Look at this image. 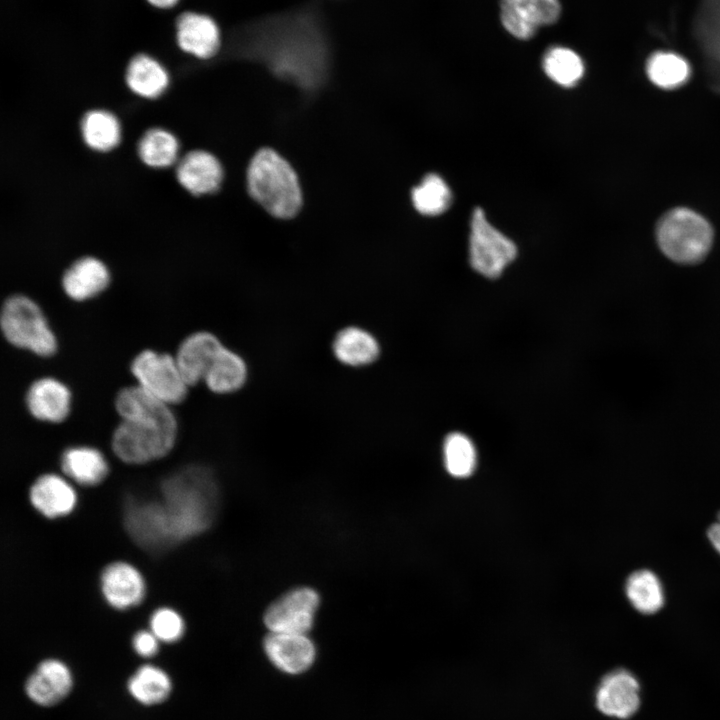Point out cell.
Listing matches in <instances>:
<instances>
[{"label": "cell", "instance_id": "cell-1", "mask_svg": "<svg viewBox=\"0 0 720 720\" xmlns=\"http://www.w3.org/2000/svg\"><path fill=\"white\" fill-rule=\"evenodd\" d=\"M162 500L127 507L125 526L137 544L167 548L198 535L214 522L220 504L217 481L207 467L189 466L167 478Z\"/></svg>", "mask_w": 720, "mask_h": 720}, {"label": "cell", "instance_id": "cell-2", "mask_svg": "<svg viewBox=\"0 0 720 720\" xmlns=\"http://www.w3.org/2000/svg\"><path fill=\"white\" fill-rule=\"evenodd\" d=\"M251 196L270 214L291 218L302 203L297 176L290 164L271 149L260 150L248 169Z\"/></svg>", "mask_w": 720, "mask_h": 720}, {"label": "cell", "instance_id": "cell-3", "mask_svg": "<svg viewBox=\"0 0 720 720\" xmlns=\"http://www.w3.org/2000/svg\"><path fill=\"white\" fill-rule=\"evenodd\" d=\"M656 236L660 249L668 258L681 264H694L709 252L713 230L695 211L676 208L661 218Z\"/></svg>", "mask_w": 720, "mask_h": 720}, {"label": "cell", "instance_id": "cell-4", "mask_svg": "<svg viewBox=\"0 0 720 720\" xmlns=\"http://www.w3.org/2000/svg\"><path fill=\"white\" fill-rule=\"evenodd\" d=\"M0 325L5 339L18 348L43 357L51 356L56 351L55 336L41 309L24 295H13L6 299L1 310Z\"/></svg>", "mask_w": 720, "mask_h": 720}, {"label": "cell", "instance_id": "cell-5", "mask_svg": "<svg viewBox=\"0 0 720 720\" xmlns=\"http://www.w3.org/2000/svg\"><path fill=\"white\" fill-rule=\"evenodd\" d=\"M177 425L151 420H122L114 430L112 448L129 464H141L164 457L174 446Z\"/></svg>", "mask_w": 720, "mask_h": 720}, {"label": "cell", "instance_id": "cell-6", "mask_svg": "<svg viewBox=\"0 0 720 720\" xmlns=\"http://www.w3.org/2000/svg\"><path fill=\"white\" fill-rule=\"evenodd\" d=\"M320 606L321 596L315 588L295 586L266 607L263 624L268 632L309 634Z\"/></svg>", "mask_w": 720, "mask_h": 720}, {"label": "cell", "instance_id": "cell-7", "mask_svg": "<svg viewBox=\"0 0 720 720\" xmlns=\"http://www.w3.org/2000/svg\"><path fill=\"white\" fill-rule=\"evenodd\" d=\"M469 258L472 268L486 278H497L515 259L514 242L486 219L481 208L473 211L469 239Z\"/></svg>", "mask_w": 720, "mask_h": 720}, {"label": "cell", "instance_id": "cell-8", "mask_svg": "<svg viewBox=\"0 0 720 720\" xmlns=\"http://www.w3.org/2000/svg\"><path fill=\"white\" fill-rule=\"evenodd\" d=\"M130 370L140 387L163 402L178 404L185 399L188 384L171 355L143 350L132 360Z\"/></svg>", "mask_w": 720, "mask_h": 720}, {"label": "cell", "instance_id": "cell-9", "mask_svg": "<svg viewBox=\"0 0 720 720\" xmlns=\"http://www.w3.org/2000/svg\"><path fill=\"white\" fill-rule=\"evenodd\" d=\"M559 0H500V20L504 29L519 40L532 38L537 31L557 22Z\"/></svg>", "mask_w": 720, "mask_h": 720}, {"label": "cell", "instance_id": "cell-10", "mask_svg": "<svg viewBox=\"0 0 720 720\" xmlns=\"http://www.w3.org/2000/svg\"><path fill=\"white\" fill-rule=\"evenodd\" d=\"M640 703L638 679L624 668L606 673L595 690V705L608 717L629 719L638 711Z\"/></svg>", "mask_w": 720, "mask_h": 720}, {"label": "cell", "instance_id": "cell-11", "mask_svg": "<svg viewBox=\"0 0 720 720\" xmlns=\"http://www.w3.org/2000/svg\"><path fill=\"white\" fill-rule=\"evenodd\" d=\"M263 651L278 670L298 675L314 664L317 649L309 634L268 632L263 639Z\"/></svg>", "mask_w": 720, "mask_h": 720}, {"label": "cell", "instance_id": "cell-12", "mask_svg": "<svg viewBox=\"0 0 720 720\" xmlns=\"http://www.w3.org/2000/svg\"><path fill=\"white\" fill-rule=\"evenodd\" d=\"M331 352L341 365L359 369L371 366L379 359L381 345L370 330L349 325L336 332L331 342Z\"/></svg>", "mask_w": 720, "mask_h": 720}, {"label": "cell", "instance_id": "cell-13", "mask_svg": "<svg viewBox=\"0 0 720 720\" xmlns=\"http://www.w3.org/2000/svg\"><path fill=\"white\" fill-rule=\"evenodd\" d=\"M224 345L208 331H198L187 336L179 345L175 360L188 384L195 385L204 377Z\"/></svg>", "mask_w": 720, "mask_h": 720}, {"label": "cell", "instance_id": "cell-14", "mask_svg": "<svg viewBox=\"0 0 720 720\" xmlns=\"http://www.w3.org/2000/svg\"><path fill=\"white\" fill-rule=\"evenodd\" d=\"M176 40L182 51L201 59H207L217 52L220 45V33L212 18L187 11L177 17Z\"/></svg>", "mask_w": 720, "mask_h": 720}, {"label": "cell", "instance_id": "cell-15", "mask_svg": "<svg viewBox=\"0 0 720 720\" xmlns=\"http://www.w3.org/2000/svg\"><path fill=\"white\" fill-rule=\"evenodd\" d=\"M101 589L106 601L116 609H127L139 604L145 594V583L140 572L126 562H113L101 575Z\"/></svg>", "mask_w": 720, "mask_h": 720}, {"label": "cell", "instance_id": "cell-16", "mask_svg": "<svg viewBox=\"0 0 720 720\" xmlns=\"http://www.w3.org/2000/svg\"><path fill=\"white\" fill-rule=\"evenodd\" d=\"M72 676L68 667L59 660L42 661L28 677L25 691L38 705L52 706L63 700L72 688Z\"/></svg>", "mask_w": 720, "mask_h": 720}, {"label": "cell", "instance_id": "cell-17", "mask_svg": "<svg viewBox=\"0 0 720 720\" xmlns=\"http://www.w3.org/2000/svg\"><path fill=\"white\" fill-rule=\"evenodd\" d=\"M70 400L69 389L60 381L50 377L34 381L25 396L30 414L38 420L51 423L62 422L67 417Z\"/></svg>", "mask_w": 720, "mask_h": 720}, {"label": "cell", "instance_id": "cell-18", "mask_svg": "<svg viewBox=\"0 0 720 720\" xmlns=\"http://www.w3.org/2000/svg\"><path fill=\"white\" fill-rule=\"evenodd\" d=\"M176 177L183 188L193 195L215 192L223 178L221 164L209 152H188L177 164Z\"/></svg>", "mask_w": 720, "mask_h": 720}, {"label": "cell", "instance_id": "cell-19", "mask_svg": "<svg viewBox=\"0 0 720 720\" xmlns=\"http://www.w3.org/2000/svg\"><path fill=\"white\" fill-rule=\"evenodd\" d=\"M110 275L103 262L95 257L76 260L63 274L62 287L68 297L83 301L101 293L109 284Z\"/></svg>", "mask_w": 720, "mask_h": 720}, {"label": "cell", "instance_id": "cell-20", "mask_svg": "<svg viewBox=\"0 0 720 720\" xmlns=\"http://www.w3.org/2000/svg\"><path fill=\"white\" fill-rule=\"evenodd\" d=\"M115 409L122 420H152L177 424L169 404L150 394L139 385L121 389L115 398Z\"/></svg>", "mask_w": 720, "mask_h": 720}, {"label": "cell", "instance_id": "cell-21", "mask_svg": "<svg viewBox=\"0 0 720 720\" xmlns=\"http://www.w3.org/2000/svg\"><path fill=\"white\" fill-rule=\"evenodd\" d=\"M29 496L34 508L47 518L67 515L77 500L72 486L55 474H44L37 478L30 488Z\"/></svg>", "mask_w": 720, "mask_h": 720}, {"label": "cell", "instance_id": "cell-22", "mask_svg": "<svg viewBox=\"0 0 720 720\" xmlns=\"http://www.w3.org/2000/svg\"><path fill=\"white\" fill-rule=\"evenodd\" d=\"M248 379L249 366L245 358L238 352L223 346L210 365L203 381L211 392L226 395L241 390Z\"/></svg>", "mask_w": 720, "mask_h": 720}, {"label": "cell", "instance_id": "cell-23", "mask_svg": "<svg viewBox=\"0 0 720 720\" xmlns=\"http://www.w3.org/2000/svg\"><path fill=\"white\" fill-rule=\"evenodd\" d=\"M125 80L131 91L150 99L160 96L169 83L165 68L146 54H137L130 60Z\"/></svg>", "mask_w": 720, "mask_h": 720}, {"label": "cell", "instance_id": "cell-24", "mask_svg": "<svg viewBox=\"0 0 720 720\" xmlns=\"http://www.w3.org/2000/svg\"><path fill=\"white\" fill-rule=\"evenodd\" d=\"M61 467L71 479L85 486L100 483L108 473L104 456L97 449L86 446L65 450L61 457Z\"/></svg>", "mask_w": 720, "mask_h": 720}, {"label": "cell", "instance_id": "cell-25", "mask_svg": "<svg viewBox=\"0 0 720 720\" xmlns=\"http://www.w3.org/2000/svg\"><path fill=\"white\" fill-rule=\"evenodd\" d=\"M625 593L633 608L645 615L657 613L665 603L662 582L649 569L631 573L625 582Z\"/></svg>", "mask_w": 720, "mask_h": 720}, {"label": "cell", "instance_id": "cell-26", "mask_svg": "<svg viewBox=\"0 0 720 720\" xmlns=\"http://www.w3.org/2000/svg\"><path fill=\"white\" fill-rule=\"evenodd\" d=\"M649 80L662 89H675L684 85L691 75L688 61L673 51H656L646 62Z\"/></svg>", "mask_w": 720, "mask_h": 720}, {"label": "cell", "instance_id": "cell-27", "mask_svg": "<svg viewBox=\"0 0 720 720\" xmlns=\"http://www.w3.org/2000/svg\"><path fill=\"white\" fill-rule=\"evenodd\" d=\"M80 128L85 144L96 151H109L120 141L119 121L113 113L106 110L96 109L85 113Z\"/></svg>", "mask_w": 720, "mask_h": 720}, {"label": "cell", "instance_id": "cell-28", "mask_svg": "<svg viewBox=\"0 0 720 720\" xmlns=\"http://www.w3.org/2000/svg\"><path fill=\"white\" fill-rule=\"evenodd\" d=\"M542 66L545 74L563 87L576 85L583 77L585 66L580 55L565 46H552L546 50Z\"/></svg>", "mask_w": 720, "mask_h": 720}, {"label": "cell", "instance_id": "cell-29", "mask_svg": "<svg viewBox=\"0 0 720 720\" xmlns=\"http://www.w3.org/2000/svg\"><path fill=\"white\" fill-rule=\"evenodd\" d=\"M179 144L169 131L152 128L138 142V155L143 163L154 168L171 166L177 159Z\"/></svg>", "mask_w": 720, "mask_h": 720}, {"label": "cell", "instance_id": "cell-30", "mask_svg": "<svg viewBox=\"0 0 720 720\" xmlns=\"http://www.w3.org/2000/svg\"><path fill=\"white\" fill-rule=\"evenodd\" d=\"M128 690L142 704H158L169 696L171 681L160 668L144 665L129 679Z\"/></svg>", "mask_w": 720, "mask_h": 720}, {"label": "cell", "instance_id": "cell-31", "mask_svg": "<svg viewBox=\"0 0 720 720\" xmlns=\"http://www.w3.org/2000/svg\"><path fill=\"white\" fill-rule=\"evenodd\" d=\"M415 209L427 216H436L446 211L452 201V193L446 182L437 174L426 175L412 190Z\"/></svg>", "mask_w": 720, "mask_h": 720}, {"label": "cell", "instance_id": "cell-32", "mask_svg": "<svg viewBox=\"0 0 720 720\" xmlns=\"http://www.w3.org/2000/svg\"><path fill=\"white\" fill-rule=\"evenodd\" d=\"M444 463L454 477L469 476L476 466V450L472 441L464 434H449L443 446Z\"/></svg>", "mask_w": 720, "mask_h": 720}, {"label": "cell", "instance_id": "cell-33", "mask_svg": "<svg viewBox=\"0 0 720 720\" xmlns=\"http://www.w3.org/2000/svg\"><path fill=\"white\" fill-rule=\"evenodd\" d=\"M151 632L158 640L174 642L184 633V622L181 616L171 608L156 610L150 619Z\"/></svg>", "mask_w": 720, "mask_h": 720}, {"label": "cell", "instance_id": "cell-34", "mask_svg": "<svg viewBox=\"0 0 720 720\" xmlns=\"http://www.w3.org/2000/svg\"><path fill=\"white\" fill-rule=\"evenodd\" d=\"M135 652L142 657L154 656L158 651V639L151 631H139L132 640Z\"/></svg>", "mask_w": 720, "mask_h": 720}, {"label": "cell", "instance_id": "cell-35", "mask_svg": "<svg viewBox=\"0 0 720 720\" xmlns=\"http://www.w3.org/2000/svg\"><path fill=\"white\" fill-rule=\"evenodd\" d=\"M707 538L720 555V512L718 513L717 522L707 529Z\"/></svg>", "mask_w": 720, "mask_h": 720}, {"label": "cell", "instance_id": "cell-36", "mask_svg": "<svg viewBox=\"0 0 720 720\" xmlns=\"http://www.w3.org/2000/svg\"><path fill=\"white\" fill-rule=\"evenodd\" d=\"M152 6L160 9H169L175 6L179 0H147Z\"/></svg>", "mask_w": 720, "mask_h": 720}]
</instances>
